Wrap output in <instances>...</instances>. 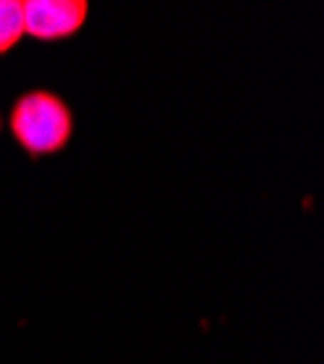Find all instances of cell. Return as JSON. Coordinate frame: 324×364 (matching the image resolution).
Here are the masks:
<instances>
[{"instance_id": "7a4b0ae2", "label": "cell", "mask_w": 324, "mask_h": 364, "mask_svg": "<svg viewBox=\"0 0 324 364\" xmlns=\"http://www.w3.org/2000/svg\"><path fill=\"white\" fill-rule=\"evenodd\" d=\"M88 12L85 0H23V29L44 44L68 41L85 26Z\"/></svg>"}, {"instance_id": "6da1fadb", "label": "cell", "mask_w": 324, "mask_h": 364, "mask_svg": "<svg viewBox=\"0 0 324 364\" xmlns=\"http://www.w3.org/2000/svg\"><path fill=\"white\" fill-rule=\"evenodd\" d=\"M73 108L44 87L21 94L9 111V132L29 158L58 155L73 140Z\"/></svg>"}, {"instance_id": "3957f363", "label": "cell", "mask_w": 324, "mask_h": 364, "mask_svg": "<svg viewBox=\"0 0 324 364\" xmlns=\"http://www.w3.org/2000/svg\"><path fill=\"white\" fill-rule=\"evenodd\" d=\"M23 36V0H0V55L15 50Z\"/></svg>"}, {"instance_id": "277c9868", "label": "cell", "mask_w": 324, "mask_h": 364, "mask_svg": "<svg viewBox=\"0 0 324 364\" xmlns=\"http://www.w3.org/2000/svg\"><path fill=\"white\" fill-rule=\"evenodd\" d=\"M0 132H4V117H0Z\"/></svg>"}]
</instances>
